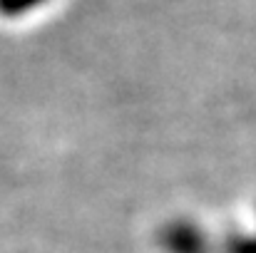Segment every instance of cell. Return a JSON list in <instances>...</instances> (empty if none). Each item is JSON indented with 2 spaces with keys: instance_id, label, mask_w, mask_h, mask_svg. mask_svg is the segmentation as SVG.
<instances>
[{
  "instance_id": "cell-1",
  "label": "cell",
  "mask_w": 256,
  "mask_h": 253,
  "mask_svg": "<svg viewBox=\"0 0 256 253\" xmlns=\"http://www.w3.org/2000/svg\"><path fill=\"white\" fill-rule=\"evenodd\" d=\"M42 0H0V12L2 15H22L28 10H32V5H38Z\"/></svg>"
},
{
  "instance_id": "cell-2",
  "label": "cell",
  "mask_w": 256,
  "mask_h": 253,
  "mask_svg": "<svg viewBox=\"0 0 256 253\" xmlns=\"http://www.w3.org/2000/svg\"><path fill=\"white\" fill-rule=\"evenodd\" d=\"M232 253H256V239H244L232 246Z\"/></svg>"
}]
</instances>
